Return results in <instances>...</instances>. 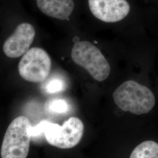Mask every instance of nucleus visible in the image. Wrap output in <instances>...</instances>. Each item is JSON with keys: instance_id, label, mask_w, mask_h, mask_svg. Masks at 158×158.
<instances>
[{"instance_id": "f257e3e1", "label": "nucleus", "mask_w": 158, "mask_h": 158, "mask_svg": "<svg viewBox=\"0 0 158 158\" xmlns=\"http://www.w3.org/2000/svg\"><path fill=\"white\" fill-rule=\"evenodd\" d=\"M113 97L116 105L122 110L135 115L147 114L155 105L152 91L134 80L120 85L114 91Z\"/></svg>"}, {"instance_id": "f03ea898", "label": "nucleus", "mask_w": 158, "mask_h": 158, "mask_svg": "<svg viewBox=\"0 0 158 158\" xmlns=\"http://www.w3.org/2000/svg\"><path fill=\"white\" fill-rule=\"evenodd\" d=\"M32 125L29 119H14L6 131L1 149V158H27L32 138Z\"/></svg>"}, {"instance_id": "7ed1b4c3", "label": "nucleus", "mask_w": 158, "mask_h": 158, "mask_svg": "<svg viewBox=\"0 0 158 158\" xmlns=\"http://www.w3.org/2000/svg\"><path fill=\"white\" fill-rule=\"evenodd\" d=\"M71 56L74 62L85 69L97 81L107 79L111 68L100 50L88 41L76 42Z\"/></svg>"}, {"instance_id": "20e7f679", "label": "nucleus", "mask_w": 158, "mask_h": 158, "mask_svg": "<svg viewBox=\"0 0 158 158\" xmlns=\"http://www.w3.org/2000/svg\"><path fill=\"white\" fill-rule=\"evenodd\" d=\"M84 130V124L80 119L71 117L62 126L48 121L45 136L51 145L60 149H69L76 146L81 141Z\"/></svg>"}, {"instance_id": "39448f33", "label": "nucleus", "mask_w": 158, "mask_h": 158, "mask_svg": "<svg viewBox=\"0 0 158 158\" xmlns=\"http://www.w3.org/2000/svg\"><path fill=\"white\" fill-rule=\"evenodd\" d=\"M51 65V58L45 51L33 48L23 55L18 64V71L24 80L40 83L48 77Z\"/></svg>"}, {"instance_id": "423d86ee", "label": "nucleus", "mask_w": 158, "mask_h": 158, "mask_svg": "<svg viewBox=\"0 0 158 158\" xmlns=\"http://www.w3.org/2000/svg\"><path fill=\"white\" fill-rule=\"evenodd\" d=\"M91 13L103 22L117 23L127 17L130 6L126 0H89Z\"/></svg>"}, {"instance_id": "0eeeda50", "label": "nucleus", "mask_w": 158, "mask_h": 158, "mask_svg": "<svg viewBox=\"0 0 158 158\" xmlns=\"http://www.w3.org/2000/svg\"><path fill=\"white\" fill-rule=\"evenodd\" d=\"M35 31L28 23H22L18 25L14 34L4 44L3 51L6 56L17 58L25 54L34 41Z\"/></svg>"}, {"instance_id": "6e6552de", "label": "nucleus", "mask_w": 158, "mask_h": 158, "mask_svg": "<svg viewBox=\"0 0 158 158\" xmlns=\"http://www.w3.org/2000/svg\"><path fill=\"white\" fill-rule=\"evenodd\" d=\"M36 4L44 14L60 20L68 19L74 8L73 0H36Z\"/></svg>"}, {"instance_id": "1a4fd4ad", "label": "nucleus", "mask_w": 158, "mask_h": 158, "mask_svg": "<svg viewBox=\"0 0 158 158\" xmlns=\"http://www.w3.org/2000/svg\"><path fill=\"white\" fill-rule=\"evenodd\" d=\"M130 158H158V143L146 141L139 144L132 152Z\"/></svg>"}, {"instance_id": "9d476101", "label": "nucleus", "mask_w": 158, "mask_h": 158, "mask_svg": "<svg viewBox=\"0 0 158 158\" xmlns=\"http://www.w3.org/2000/svg\"><path fill=\"white\" fill-rule=\"evenodd\" d=\"M45 109L49 113L62 114L68 112L69 106L65 100L56 98L47 102L45 104Z\"/></svg>"}, {"instance_id": "9b49d317", "label": "nucleus", "mask_w": 158, "mask_h": 158, "mask_svg": "<svg viewBox=\"0 0 158 158\" xmlns=\"http://www.w3.org/2000/svg\"><path fill=\"white\" fill-rule=\"evenodd\" d=\"M44 90L49 94H55L66 89V84L63 79L58 77H53L49 79L44 85Z\"/></svg>"}, {"instance_id": "f8f14e48", "label": "nucleus", "mask_w": 158, "mask_h": 158, "mask_svg": "<svg viewBox=\"0 0 158 158\" xmlns=\"http://www.w3.org/2000/svg\"><path fill=\"white\" fill-rule=\"evenodd\" d=\"M47 121H41L40 124L32 127L31 130V134L32 138H38L40 137L43 134L45 135V131L47 124Z\"/></svg>"}]
</instances>
